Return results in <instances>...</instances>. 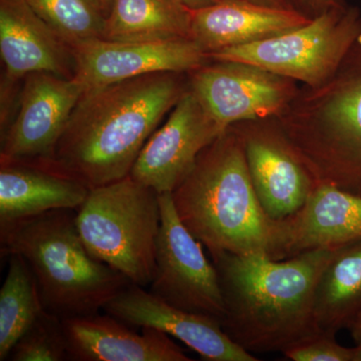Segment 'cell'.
Instances as JSON below:
<instances>
[{"label": "cell", "instance_id": "6da1fadb", "mask_svg": "<svg viewBox=\"0 0 361 361\" xmlns=\"http://www.w3.org/2000/svg\"><path fill=\"white\" fill-rule=\"evenodd\" d=\"M334 248L312 249L284 260L228 252L214 256L225 303V334L250 353H283L323 334L315 319L314 291Z\"/></svg>", "mask_w": 361, "mask_h": 361}, {"label": "cell", "instance_id": "7a4b0ae2", "mask_svg": "<svg viewBox=\"0 0 361 361\" xmlns=\"http://www.w3.org/2000/svg\"><path fill=\"white\" fill-rule=\"evenodd\" d=\"M177 75L151 73L85 90L56 146V167L90 189L128 177L184 94Z\"/></svg>", "mask_w": 361, "mask_h": 361}, {"label": "cell", "instance_id": "3957f363", "mask_svg": "<svg viewBox=\"0 0 361 361\" xmlns=\"http://www.w3.org/2000/svg\"><path fill=\"white\" fill-rule=\"evenodd\" d=\"M172 199L180 220L211 257L228 252L274 258L278 221L268 217L258 200L234 126L202 152Z\"/></svg>", "mask_w": 361, "mask_h": 361}, {"label": "cell", "instance_id": "277c9868", "mask_svg": "<svg viewBox=\"0 0 361 361\" xmlns=\"http://www.w3.org/2000/svg\"><path fill=\"white\" fill-rule=\"evenodd\" d=\"M270 121L315 185L361 197V35L329 80L304 85Z\"/></svg>", "mask_w": 361, "mask_h": 361}, {"label": "cell", "instance_id": "5b68a950", "mask_svg": "<svg viewBox=\"0 0 361 361\" xmlns=\"http://www.w3.org/2000/svg\"><path fill=\"white\" fill-rule=\"evenodd\" d=\"M2 252L25 259L44 310L61 319L96 314L132 284L92 257L80 238L77 211H49L0 230Z\"/></svg>", "mask_w": 361, "mask_h": 361}, {"label": "cell", "instance_id": "8992f818", "mask_svg": "<svg viewBox=\"0 0 361 361\" xmlns=\"http://www.w3.org/2000/svg\"><path fill=\"white\" fill-rule=\"evenodd\" d=\"M80 238L92 257L149 286L161 226L159 194L130 176L90 189L77 211Z\"/></svg>", "mask_w": 361, "mask_h": 361}, {"label": "cell", "instance_id": "52a82bcc", "mask_svg": "<svg viewBox=\"0 0 361 361\" xmlns=\"http://www.w3.org/2000/svg\"><path fill=\"white\" fill-rule=\"evenodd\" d=\"M360 35L361 11L345 4L331 7L290 32L211 52L209 59L249 63L317 87L336 73Z\"/></svg>", "mask_w": 361, "mask_h": 361}, {"label": "cell", "instance_id": "ba28073f", "mask_svg": "<svg viewBox=\"0 0 361 361\" xmlns=\"http://www.w3.org/2000/svg\"><path fill=\"white\" fill-rule=\"evenodd\" d=\"M159 200L161 226L149 291L175 307L221 323L225 303L215 266L180 220L172 193L159 194Z\"/></svg>", "mask_w": 361, "mask_h": 361}, {"label": "cell", "instance_id": "9c48e42d", "mask_svg": "<svg viewBox=\"0 0 361 361\" xmlns=\"http://www.w3.org/2000/svg\"><path fill=\"white\" fill-rule=\"evenodd\" d=\"M192 73L190 89L226 129L277 118L299 90L295 80L238 61H217Z\"/></svg>", "mask_w": 361, "mask_h": 361}, {"label": "cell", "instance_id": "30bf717a", "mask_svg": "<svg viewBox=\"0 0 361 361\" xmlns=\"http://www.w3.org/2000/svg\"><path fill=\"white\" fill-rule=\"evenodd\" d=\"M226 130L193 90H185L165 123L145 144L130 176L158 194L173 193L202 152Z\"/></svg>", "mask_w": 361, "mask_h": 361}, {"label": "cell", "instance_id": "8fae6325", "mask_svg": "<svg viewBox=\"0 0 361 361\" xmlns=\"http://www.w3.org/2000/svg\"><path fill=\"white\" fill-rule=\"evenodd\" d=\"M85 87L77 78L30 73L1 139V160L54 163L56 146Z\"/></svg>", "mask_w": 361, "mask_h": 361}, {"label": "cell", "instance_id": "7c38bea8", "mask_svg": "<svg viewBox=\"0 0 361 361\" xmlns=\"http://www.w3.org/2000/svg\"><path fill=\"white\" fill-rule=\"evenodd\" d=\"M75 77L85 90L157 73L198 70L208 54L193 39L111 42L96 39L73 49Z\"/></svg>", "mask_w": 361, "mask_h": 361}, {"label": "cell", "instance_id": "4fadbf2b", "mask_svg": "<svg viewBox=\"0 0 361 361\" xmlns=\"http://www.w3.org/2000/svg\"><path fill=\"white\" fill-rule=\"evenodd\" d=\"M243 140L252 184L268 217L283 221L298 212L315 183L272 123L233 125Z\"/></svg>", "mask_w": 361, "mask_h": 361}, {"label": "cell", "instance_id": "5bb4252c", "mask_svg": "<svg viewBox=\"0 0 361 361\" xmlns=\"http://www.w3.org/2000/svg\"><path fill=\"white\" fill-rule=\"evenodd\" d=\"M103 310L130 327L175 337L205 360H259L225 334L219 320L175 307L139 285L126 287Z\"/></svg>", "mask_w": 361, "mask_h": 361}, {"label": "cell", "instance_id": "9a60e30c", "mask_svg": "<svg viewBox=\"0 0 361 361\" xmlns=\"http://www.w3.org/2000/svg\"><path fill=\"white\" fill-rule=\"evenodd\" d=\"M361 238V197L329 184L315 185L302 208L278 221L274 260L337 247Z\"/></svg>", "mask_w": 361, "mask_h": 361}, {"label": "cell", "instance_id": "2e32d148", "mask_svg": "<svg viewBox=\"0 0 361 361\" xmlns=\"http://www.w3.org/2000/svg\"><path fill=\"white\" fill-rule=\"evenodd\" d=\"M90 191L54 163L1 160L0 230L49 211H78Z\"/></svg>", "mask_w": 361, "mask_h": 361}, {"label": "cell", "instance_id": "e0dca14e", "mask_svg": "<svg viewBox=\"0 0 361 361\" xmlns=\"http://www.w3.org/2000/svg\"><path fill=\"white\" fill-rule=\"evenodd\" d=\"M63 323L68 360H192L167 334L154 329L137 334L108 313L66 318Z\"/></svg>", "mask_w": 361, "mask_h": 361}, {"label": "cell", "instance_id": "ac0fdd59", "mask_svg": "<svg viewBox=\"0 0 361 361\" xmlns=\"http://www.w3.org/2000/svg\"><path fill=\"white\" fill-rule=\"evenodd\" d=\"M0 54L11 82L35 73L75 77L73 49L27 0H0Z\"/></svg>", "mask_w": 361, "mask_h": 361}, {"label": "cell", "instance_id": "d6986e66", "mask_svg": "<svg viewBox=\"0 0 361 361\" xmlns=\"http://www.w3.org/2000/svg\"><path fill=\"white\" fill-rule=\"evenodd\" d=\"M311 20L296 9L273 8L245 0H220L192 11L191 37L209 56L290 32Z\"/></svg>", "mask_w": 361, "mask_h": 361}, {"label": "cell", "instance_id": "ffe728a7", "mask_svg": "<svg viewBox=\"0 0 361 361\" xmlns=\"http://www.w3.org/2000/svg\"><path fill=\"white\" fill-rule=\"evenodd\" d=\"M314 315L323 334L350 329L361 315V238L337 246L320 273Z\"/></svg>", "mask_w": 361, "mask_h": 361}, {"label": "cell", "instance_id": "44dd1931", "mask_svg": "<svg viewBox=\"0 0 361 361\" xmlns=\"http://www.w3.org/2000/svg\"><path fill=\"white\" fill-rule=\"evenodd\" d=\"M192 11L177 0H113L104 39L160 42L190 39Z\"/></svg>", "mask_w": 361, "mask_h": 361}, {"label": "cell", "instance_id": "7402d4cb", "mask_svg": "<svg viewBox=\"0 0 361 361\" xmlns=\"http://www.w3.org/2000/svg\"><path fill=\"white\" fill-rule=\"evenodd\" d=\"M44 311L37 280L25 259L9 254L8 271L0 290V361Z\"/></svg>", "mask_w": 361, "mask_h": 361}, {"label": "cell", "instance_id": "603a6c76", "mask_svg": "<svg viewBox=\"0 0 361 361\" xmlns=\"http://www.w3.org/2000/svg\"><path fill=\"white\" fill-rule=\"evenodd\" d=\"M37 16L71 49L103 39L106 16L94 0H27Z\"/></svg>", "mask_w": 361, "mask_h": 361}, {"label": "cell", "instance_id": "cb8c5ba5", "mask_svg": "<svg viewBox=\"0 0 361 361\" xmlns=\"http://www.w3.org/2000/svg\"><path fill=\"white\" fill-rule=\"evenodd\" d=\"M7 360H68L63 319L44 310L14 344Z\"/></svg>", "mask_w": 361, "mask_h": 361}, {"label": "cell", "instance_id": "d4e9b609", "mask_svg": "<svg viewBox=\"0 0 361 361\" xmlns=\"http://www.w3.org/2000/svg\"><path fill=\"white\" fill-rule=\"evenodd\" d=\"M294 361H353V348L337 343L336 336L322 334L284 351Z\"/></svg>", "mask_w": 361, "mask_h": 361}, {"label": "cell", "instance_id": "484cf974", "mask_svg": "<svg viewBox=\"0 0 361 361\" xmlns=\"http://www.w3.org/2000/svg\"><path fill=\"white\" fill-rule=\"evenodd\" d=\"M297 11L310 18H315L334 6H345V0H291Z\"/></svg>", "mask_w": 361, "mask_h": 361}, {"label": "cell", "instance_id": "4316f807", "mask_svg": "<svg viewBox=\"0 0 361 361\" xmlns=\"http://www.w3.org/2000/svg\"><path fill=\"white\" fill-rule=\"evenodd\" d=\"M245 1L259 4V6L273 7V8L296 9L291 0H245Z\"/></svg>", "mask_w": 361, "mask_h": 361}, {"label": "cell", "instance_id": "83f0119b", "mask_svg": "<svg viewBox=\"0 0 361 361\" xmlns=\"http://www.w3.org/2000/svg\"><path fill=\"white\" fill-rule=\"evenodd\" d=\"M183 6L191 11H198V9L204 8V7L212 6L217 4L220 0H177Z\"/></svg>", "mask_w": 361, "mask_h": 361}, {"label": "cell", "instance_id": "f1b7e54d", "mask_svg": "<svg viewBox=\"0 0 361 361\" xmlns=\"http://www.w3.org/2000/svg\"><path fill=\"white\" fill-rule=\"evenodd\" d=\"M349 331H350L351 337L355 341L356 345H361V315L349 329Z\"/></svg>", "mask_w": 361, "mask_h": 361}, {"label": "cell", "instance_id": "f546056e", "mask_svg": "<svg viewBox=\"0 0 361 361\" xmlns=\"http://www.w3.org/2000/svg\"><path fill=\"white\" fill-rule=\"evenodd\" d=\"M94 1L96 2L97 6L103 11L104 14L109 13L111 4H113V0H94Z\"/></svg>", "mask_w": 361, "mask_h": 361}, {"label": "cell", "instance_id": "4dcf8cb0", "mask_svg": "<svg viewBox=\"0 0 361 361\" xmlns=\"http://www.w3.org/2000/svg\"><path fill=\"white\" fill-rule=\"evenodd\" d=\"M353 361H361V345L353 348Z\"/></svg>", "mask_w": 361, "mask_h": 361}]
</instances>
